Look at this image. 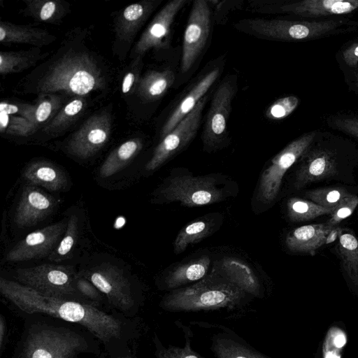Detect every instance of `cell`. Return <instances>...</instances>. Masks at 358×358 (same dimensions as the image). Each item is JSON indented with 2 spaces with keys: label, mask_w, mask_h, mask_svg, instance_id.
<instances>
[{
  "label": "cell",
  "mask_w": 358,
  "mask_h": 358,
  "mask_svg": "<svg viewBox=\"0 0 358 358\" xmlns=\"http://www.w3.org/2000/svg\"><path fill=\"white\" fill-rule=\"evenodd\" d=\"M110 133L109 117L106 114L94 115L72 135L67 144L68 151L79 159H87L106 143Z\"/></svg>",
  "instance_id": "obj_16"
},
{
  "label": "cell",
  "mask_w": 358,
  "mask_h": 358,
  "mask_svg": "<svg viewBox=\"0 0 358 358\" xmlns=\"http://www.w3.org/2000/svg\"><path fill=\"white\" fill-rule=\"evenodd\" d=\"M61 101L59 98L50 96L41 101L34 106L33 122L41 123L46 121L59 108Z\"/></svg>",
  "instance_id": "obj_41"
},
{
  "label": "cell",
  "mask_w": 358,
  "mask_h": 358,
  "mask_svg": "<svg viewBox=\"0 0 358 358\" xmlns=\"http://www.w3.org/2000/svg\"><path fill=\"white\" fill-rule=\"evenodd\" d=\"M20 316L22 329L10 358H80L104 351L101 343L80 325L40 313Z\"/></svg>",
  "instance_id": "obj_2"
},
{
  "label": "cell",
  "mask_w": 358,
  "mask_h": 358,
  "mask_svg": "<svg viewBox=\"0 0 358 358\" xmlns=\"http://www.w3.org/2000/svg\"><path fill=\"white\" fill-rule=\"evenodd\" d=\"M218 69H213L201 78L182 98L164 124L161 136L169 134L198 104L217 80Z\"/></svg>",
  "instance_id": "obj_21"
},
{
  "label": "cell",
  "mask_w": 358,
  "mask_h": 358,
  "mask_svg": "<svg viewBox=\"0 0 358 358\" xmlns=\"http://www.w3.org/2000/svg\"><path fill=\"white\" fill-rule=\"evenodd\" d=\"M229 181L221 175L194 176L171 173L155 192L158 203L180 202L188 207L216 203L232 195Z\"/></svg>",
  "instance_id": "obj_4"
},
{
  "label": "cell",
  "mask_w": 358,
  "mask_h": 358,
  "mask_svg": "<svg viewBox=\"0 0 358 358\" xmlns=\"http://www.w3.org/2000/svg\"><path fill=\"white\" fill-rule=\"evenodd\" d=\"M299 104V98L294 95L278 99L268 107L265 116L272 120L284 119L292 113Z\"/></svg>",
  "instance_id": "obj_38"
},
{
  "label": "cell",
  "mask_w": 358,
  "mask_h": 358,
  "mask_svg": "<svg viewBox=\"0 0 358 358\" xmlns=\"http://www.w3.org/2000/svg\"><path fill=\"white\" fill-rule=\"evenodd\" d=\"M79 274L103 294L109 310L136 318L141 304L140 292L131 278L122 269L105 264Z\"/></svg>",
  "instance_id": "obj_8"
},
{
  "label": "cell",
  "mask_w": 358,
  "mask_h": 358,
  "mask_svg": "<svg viewBox=\"0 0 358 358\" xmlns=\"http://www.w3.org/2000/svg\"><path fill=\"white\" fill-rule=\"evenodd\" d=\"M39 5H35V14L42 21H49L55 16L59 9V1H45L38 2Z\"/></svg>",
  "instance_id": "obj_44"
},
{
  "label": "cell",
  "mask_w": 358,
  "mask_h": 358,
  "mask_svg": "<svg viewBox=\"0 0 358 358\" xmlns=\"http://www.w3.org/2000/svg\"><path fill=\"white\" fill-rule=\"evenodd\" d=\"M351 195L346 189L339 187L320 188L305 193L309 201L327 208H336Z\"/></svg>",
  "instance_id": "obj_34"
},
{
  "label": "cell",
  "mask_w": 358,
  "mask_h": 358,
  "mask_svg": "<svg viewBox=\"0 0 358 358\" xmlns=\"http://www.w3.org/2000/svg\"><path fill=\"white\" fill-rule=\"evenodd\" d=\"M31 60L27 55L19 52H1L0 54V72L7 74L28 66Z\"/></svg>",
  "instance_id": "obj_40"
},
{
  "label": "cell",
  "mask_w": 358,
  "mask_h": 358,
  "mask_svg": "<svg viewBox=\"0 0 358 358\" xmlns=\"http://www.w3.org/2000/svg\"><path fill=\"white\" fill-rule=\"evenodd\" d=\"M236 91L235 81L225 79L213 96L202 133L204 148L209 152L220 149L227 143V122Z\"/></svg>",
  "instance_id": "obj_11"
},
{
  "label": "cell",
  "mask_w": 358,
  "mask_h": 358,
  "mask_svg": "<svg viewBox=\"0 0 358 358\" xmlns=\"http://www.w3.org/2000/svg\"><path fill=\"white\" fill-rule=\"evenodd\" d=\"M136 80V75L132 72H129L124 76L122 83V92L124 94L129 92Z\"/></svg>",
  "instance_id": "obj_47"
},
{
  "label": "cell",
  "mask_w": 358,
  "mask_h": 358,
  "mask_svg": "<svg viewBox=\"0 0 358 358\" xmlns=\"http://www.w3.org/2000/svg\"><path fill=\"white\" fill-rule=\"evenodd\" d=\"M51 36L42 29L19 26L1 22L0 24V41L2 43H22L43 45L50 42Z\"/></svg>",
  "instance_id": "obj_28"
},
{
  "label": "cell",
  "mask_w": 358,
  "mask_h": 358,
  "mask_svg": "<svg viewBox=\"0 0 358 358\" xmlns=\"http://www.w3.org/2000/svg\"><path fill=\"white\" fill-rule=\"evenodd\" d=\"M325 122L329 128L358 140V110L331 114L325 117Z\"/></svg>",
  "instance_id": "obj_32"
},
{
  "label": "cell",
  "mask_w": 358,
  "mask_h": 358,
  "mask_svg": "<svg viewBox=\"0 0 358 358\" xmlns=\"http://www.w3.org/2000/svg\"><path fill=\"white\" fill-rule=\"evenodd\" d=\"M213 350L217 358H268L258 352L226 338L217 339L213 344Z\"/></svg>",
  "instance_id": "obj_33"
},
{
  "label": "cell",
  "mask_w": 358,
  "mask_h": 358,
  "mask_svg": "<svg viewBox=\"0 0 358 358\" xmlns=\"http://www.w3.org/2000/svg\"><path fill=\"white\" fill-rule=\"evenodd\" d=\"M337 250L343 268L351 283L358 289V239L352 234L339 236Z\"/></svg>",
  "instance_id": "obj_29"
},
{
  "label": "cell",
  "mask_w": 358,
  "mask_h": 358,
  "mask_svg": "<svg viewBox=\"0 0 358 358\" xmlns=\"http://www.w3.org/2000/svg\"><path fill=\"white\" fill-rule=\"evenodd\" d=\"M0 293L20 315L40 313L84 327L111 357L129 353L140 336L136 318L87 303L48 296L13 280L1 277Z\"/></svg>",
  "instance_id": "obj_1"
},
{
  "label": "cell",
  "mask_w": 358,
  "mask_h": 358,
  "mask_svg": "<svg viewBox=\"0 0 358 358\" xmlns=\"http://www.w3.org/2000/svg\"><path fill=\"white\" fill-rule=\"evenodd\" d=\"M354 148L348 139L319 129L313 143L299 159L294 187L299 189L310 182L335 176L340 157Z\"/></svg>",
  "instance_id": "obj_5"
},
{
  "label": "cell",
  "mask_w": 358,
  "mask_h": 358,
  "mask_svg": "<svg viewBox=\"0 0 358 358\" xmlns=\"http://www.w3.org/2000/svg\"><path fill=\"white\" fill-rule=\"evenodd\" d=\"M343 73L348 88L358 96V67Z\"/></svg>",
  "instance_id": "obj_45"
},
{
  "label": "cell",
  "mask_w": 358,
  "mask_h": 358,
  "mask_svg": "<svg viewBox=\"0 0 358 358\" xmlns=\"http://www.w3.org/2000/svg\"><path fill=\"white\" fill-rule=\"evenodd\" d=\"M210 9L207 1H194L185 27L182 41L181 70L188 71L200 55L210 29Z\"/></svg>",
  "instance_id": "obj_14"
},
{
  "label": "cell",
  "mask_w": 358,
  "mask_h": 358,
  "mask_svg": "<svg viewBox=\"0 0 358 358\" xmlns=\"http://www.w3.org/2000/svg\"><path fill=\"white\" fill-rule=\"evenodd\" d=\"M207 98L206 96H203L196 107L163 138L145 164L147 171H155L191 142L200 126Z\"/></svg>",
  "instance_id": "obj_12"
},
{
  "label": "cell",
  "mask_w": 358,
  "mask_h": 358,
  "mask_svg": "<svg viewBox=\"0 0 358 358\" xmlns=\"http://www.w3.org/2000/svg\"><path fill=\"white\" fill-rule=\"evenodd\" d=\"M103 79L93 59L83 53L63 57L46 73L39 83V91H64L79 96L101 88Z\"/></svg>",
  "instance_id": "obj_7"
},
{
  "label": "cell",
  "mask_w": 358,
  "mask_h": 358,
  "mask_svg": "<svg viewBox=\"0 0 358 358\" xmlns=\"http://www.w3.org/2000/svg\"><path fill=\"white\" fill-rule=\"evenodd\" d=\"M76 287L87 301L97 307L104 308L102 306L106 304L104 296L90 280L81 275L77 274Z\"/></svg>",
  "instance_id": "obj_39"
},
{
  "label": "cell",
  "mask_w": 358,
  "mask_h": 358,
  "mask_svg": "<svg viewBox=\"0 0 358 358\" xmlns=\"http://www.w3.org/2000/svg\"><path fill=\"white\" fill-rule=\"evenodd\" d=\"M79 234V220L76 215H72L67 220L66 231L59 243L48 257V259L59 262L69 258L75 248Z\"/></svg>",
  "instance_id": "obj_31"
},
{
  "label": "cell",
  "mask_w": 358,
  "mask_h": 358,
  "mask_svg": "<svg viewBox=\"0 0 358 358\" xmlns=\"http://www.w3.org/2000/svg\"><path fill=\"white\" fill-rule=\"evenodd\" d=\"M268 11L301 20L348 17L350 14L358 12V0L287 1L269 6Z\"/></svg>",
  "instance_id": "obj_13"
},
{
  "label": "cell",
  "mask_w": 358,
  "mask_h": 358,
  "mask_svg": "<svg viewBox=\"0 0 358 358\" xmlns=\"http://www.w3.org/2000/svg\"><path fill=\"white\" fill-rule=\"evenodd\" d=\"M56 205L52 196L37 186L27 184L15 208L14 222L19 228L34 226L49 216Z\"/></svg>",
  "instance_id": "obj_17"
},
{
  "label": "cell",
  "mask_w": 358,
  "mask_h": 358,
  "mask_svg": "<svg viewBox=\"0 0 358 358\" xmlns=\"http://www.w3.org/2000/svg\"><path fill=\"white\" fill-rule=\"evenodd\" d=\"M210 262L209 256L202 255L188 262L178 264L166 275L165 287L168 289H175L199 281L208 275Z\"/></svg>",
  "instance_id": "obj_24"
},
{
  "label": "cell",
  "mask_w": 358,
  "mask_h": 358,
  "mask_svg": "<svg viewBox=\"0 0 358 358\" xmlns=\"http://www.w3.org/2000/svg\"><path fill=\"white\" fill-rule=\"evenodd\" d=\"M286 208L287 217L293 222H306L324 215H331L335 209L297 197L289 199Z\"/></svg>",
  "instance_id": "obj_30"
},
{
  "label": "cell",
  "mask_w": 358,
  "mask_h": 358,
  "mask_svg": "<svg viewBox=\"0 0 358 358\" xmlns=\"http://www.w3.org/2000/svg\"><path fill=\"white\" fill-rule=\"evenodd\" d=\"M245 295V292L238 287L211 270L210 273L193 285L164 296L160 306L170 311L233 308Z\"/></svg>",
  "instance_id": "obj_3"
},
{
  "label": "cell",
  "mask_w": 358,
  "mask_h": 358,
  "mask_svg": "<svg viewBox=\"0 0 358 358\" xmlns=\"http://www.w3.org/2000/svg\"><path fill=\"white\" fill-rule=\"evenodd\" d=\"M318 131L315 129L301 135L272 159L258 182L257 198L262 203L268 205L275 201L285 173L309 148Z\"/></svg>",
  "instance_id": "obj_10"
},
{
  "label": "cell",
  "mask_w": 358,
  "mask_h": 358,
  "mask_svg": "<svg viewBox=\"0 0 358 358\" xmlns=\"http://www.w3.org/2000/svg\"><path fill=\"white\" fill-rule=\"evenodd\" d=\"M76 275L73 268L69 266L43 264L17 268L15 281L48 296L92 304L77 290Z\"/></svg>",
  "instance_id": "obj_9"
},
{
  "label": "cell",
  "mask_w": 358,
  "mask_h": 358,
  "mask_svg": "<svg viewBox=\"0 0 358 358\" xmlns=\"http://www.w3.org/2000/svg\"><path fill=\"white\" fill-rule=\"evenodd\" d=\"M159 3V1H143L126 7L117 19V36L124 40L132 38Z\"/></svg>",
  "instance_id": "obj_23"
},
{
  "label": "cell",
  "mask_w": 358,
  "mask_h": 358,
  "mask_svg": "<svg viewBox=\"0 0 358 358\" xmlns=\"http://www.w3.org/2000/svg\"><path fill=\"white\" fill-rule=\"evenodd\" d=\"M212 270L236 285L245 293L259 297L261 284L252 267L236 257H224L215 262Z\"/></svg>",
  "instance_id": "obj_19"
},
{
  "label": "cell",
  "mask_w": 358,
  "mask_h": 358,
  "mask_svg": "<svg viewBox=\"0 0 358 358\" xmlns=\"http://www.w3.org/2000/svg\"><path fill=\"white\" fill-rule=\"evenodd\" d=\"M22 178L27 184L44 187L52 192L61 191L69 182L66 173L56 164L45 160H36L24 169Z\"/></svg>",
  "instance_id": "obj_22"
},
{
  "label": "cell",
  "mask_w": 358,
  "mask_h": 358,
  "mask_svg": "<svg viewBox=\"0 0 358 358\" xmlns=\"http://www.w3.org/2000/svg\"><path fill=\"white\" fill-rule=\"evenodd\" d=\"M357 206L358 196L352 194L346 198L335 208L327 224L331 226H335L343 220L349 217Z\"/></svg>",
  "instance_id": "obj_43"
},
{
  "label": "cell",
  "mask_w": 358,
  "mask_h": 358,
  "mask_svg": "<svg viewBox=\"0 0 358 358\" xmlns=\"http://www.w3.org/2000/svg\"><path fill=\"white\" fill-rule=\"evenodd\" d=\"M257 31L269 40L308 41L358 31V20L346 16L317 20L262 19Z\"/></svg>",
  "instance_id": "obj_6"
},
{
  "label": "cell",
  "mask_w": 358,
  "mask_h": 358,
  "mask_svg": "<svg viewBox=\"0 0 358 358\" xmlns=\"http://www.w3.org/2000/svg\"><path fill=\"white\" fill-rule=\"evenodd\" d=\"M335 226L328 224H308L289 231L285 237L287 248L293 252L314 255L326 243L327 238Z\"/></svg>",
  "instance_id": "obj_20"
},
{
  "label": "cell",
  "mask_w": 358,
  "mask_h": 358,
  "mask_svg": "<svg viewBox=\"0 0 358 358\" xmlns=\"http://www.w3.org/2000/svg\"><path fill=\"white\" fill-rule=\"evenodd\" d=\"M96 358H138L134 349L130 351L129 353L126 355H123L118 357H111L106 352H103L99 356L96 357Z\"/></svg>",
  "instance_id": "obj_48"
},
{
  "label": "cell",
  "mask_w": 358,
  "mask_h": 358,
  "mask_svg": "<svg viewBox=\"0 0 358 358\" xmlns=\"http://www.w3.org/2000/svg\"><path fill=\"white\" fill-rule=\"evenodd\" d=\"M143 147L141 139L125 141L113 150L101 164L99 174L101 178H109L124 169L138 155Z\"/></svg>",
  "instance_id": "obj_25"
},
{
  "label": "cell",
  "mask_w": 358,
  "mask_h": 358,
  "mask_svg": "<svg viewBox=\"0 0 358 358\" xmlns=\"http://www.w3.org/2000/svg\"><path fill=\"white\" fill-rule=\"evenodd\" d=\"M1 131L19 136H28L35 129V124L24 117L0 113Z\"/></svg>",
  "instance_id": "obj_36"
},
{
  "label": "cell",
  "mask_w": 358,
  "mask_h": 358,
  "mask_svg": "<svg viewBox=\"0 0 358 358\" xmlns=\"http://www.w3.org/2000/svg\"><path fill=\"white\" fill-rule=\"evenodd\" d=\"M336 60L342 72L358 67V37L344 43L336 53Z\"/></svg>",
  "instance_id": "obj_37"
},
{
  "label": "cell",
  "mask_w": 358,
  "mask_h": 358,
  "mask_svg": "<svg viewBox=\"0 0 358 358\" xmlns=\"http://www.w3.org/2000/svg\"><path fill=\"white\" fill-rule=\"evenodd\" d=\"M341 229L335 227L330 232V234L328 235L326 243H329L334 241L338 235L340 236L341 234Z\"/></svg>",
  "instance_id": "obj_49"
},
{
  "label": "cell",
  "mask_w": 358,
  "mask_h": 358,
  "mask_svg": "<svg viewBox=\"0 0 358 358\" xmlns=\"http://www.w3.org/2000/svg\"><path fill=\"white\" fill-rule=\"evenodd\" d=\"M67 226L64 220L37 229L19 241L6 254L10 262L49 257L62 240Z\"/></svg>",
  "instance_id": "obj_15"
},
{
  "label": "cell",
  "mask_w": 358,
  "mask_h": 358,
  "mask_svg": "<svg viewBox=\"0 0 358 358\" xmlns=\"http://www.w3.org/2000/svg\"><path fill=\"white\" fill-rule=\"evenodd\" d=\"M174 80V74L170 70L149 71L141 79L138 93L147 101H155L167 92Z\"/></svg>",
  "instance_id": "obj_27"
},
{
  "label": "cell",
  "mask_w": 358,
  "mask_h": 358,
  "mask_svg": "<svg viewBox=\"0 0 358 358\" xmlns=\"http://www.w3.org/2000/svg\"><path fill=\"white\" fill-rule=\"evenodd\" d=\"M8 338V328L6 317L3 314H0V356L1 357Z\"/></svg>",
  "instance_id": "obj_46"
},
{
  "label": "cell",
  "mask_w": 358,
  "mask_h": 358,
  "mask_svg": "<svg viewBox=\"0 0 358 358\" xmlns=\"http://www.w3.org/2000/svg\"><path fill=\"white\" fill-rule=\"evenodd\" d=\"M215 229L214 218L203 217L185 226L177 235L173 243L174 253L178 255L191 245L208 236Z\"/></svg>",
  "instance_id": "obj_26"
},
{
  "label": "cell",
  "mask_w": 358,
  "mask_h": 358,
  "mask_svg": "<svg viewBox=\"0 0 358 358\" xmlns=\"http://www.w3.org/2000/svg\"><path fill=\"white\" fill-rule=\"evenodd\" d=\"M186 0H173L168 2L155 15L137 42L134 52L142 55L150 48H162L164 39L170 34L174 19Z\"/></svg>",
  "instance_id": "obj_18"
},
{
  "label": "cell",
  "mask_w": 358,
  "mask_h": 358,
  "mask_svg": "<svg viewBox=\"0 0 358 358\" xmlns=\"http://www.w3.org/2000/svg\"><path fill=\"white\" fill-rule=\"evenodd\" d=\"M84 107L82 99H76L67 103L44 129L47 133H55L66 127Z\"/></svg>",
  "instance_id": "obj_35"
},
{
  "label": "cell",
  "mask_w": 358,
  "mask_h": 358,
  "mask_svg": "<svg viewBox=\"0 0 358 358\" xmlns=\"http://www.w3.org/2000/svg\"><path fill=\"white\" fill-rule=\"evenodd\" d=\"M154 341L157 358H201L191 350L189 343H187L182 348L173 346L164 348L161 345L157 336L155 337Z\"/></svg>",
  "instance_id": "obj_42"
}]
</instances>
